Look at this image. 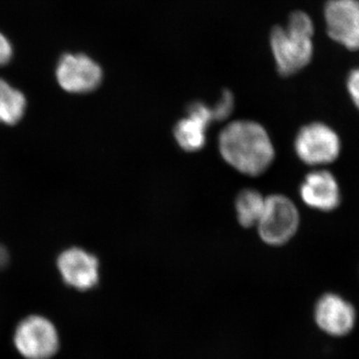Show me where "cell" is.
Listing matches in <instances>:
<instances>
[{
	"mask_svg": "<svg viewBox=\"0 0 359 359\" xmlns=\"http://www.w3.org/2000/svg\"><path fill=\"white\" fill-rule=\"evenodd\" d=\"M219 150L223 159L247 176H259L275 160L273 141L261 124L250 120L231 122L219 137Z\"/></svg>",
	"mask_w": 359,
	"mask_h": 359,
	"instance_id": "obj_1",
	"label": "cell"
},
{
	"mask_svg": "<svg viewBox=\"0 0 359 359\" xmlns=\"http://www.w3.org/2000/svg\"><path fill=\"white\" fill-rule=\"evenodd\" d=\"M314 318L323 332L341 337L353 330L355 311L339 294H327L323 295L316 304Z\"/></svg>",
	"mask_w": 359,
	"mask_h": 359,
	"instance_id": "obj_11",
	"label": "cell"
},
{
	"mask_svg": "<svg viewBox=\"0 0 359 359\" xmlns=\"http://www.w3.org/2000/svg\"><path fill=\"white\" fill-rule=\"evenodd\" d=\"M323 18L330 39L347 50H359V0H328Z\"/></svg>",
	"mask_w": 359,
	"mask_h": 359,
	"instance_id": "obj_7",
	"label": "cell"
},
{
	"mask_svg": "<svg viewBox=\"0 0 359 359\" xmlns=\"http://www.w3.org/2000/svg\"><path fill=\"white\" fill-rule=\"evenodd\" d=\"M13 342L26 359H49L57 353L59 335L50 320L41 316H30L16 327Z\"/></svg>",
	"mask_w": 359,
	"mask_h": 359,
	"instance_id": "obj_5",
	"label": "cell"
},
{
	"mask_svg": "<svg viewBox=\"0 0 359 359\" xmlns=\"http://www.w3.org/2000/svg\"><path fill=\"white\" fill-rule=\"evenodd\" d=\"M13 57V44L4 33L0 32V67L8 65Z\"/></svg>",
	"mask_w": 359,
	"mask_h": 359,
	"instance_id": "obj_16",
	"label": "cell"
},
{
	"mask_svg": "<svg viewBox=\"0 0 359 359\" xmlns=\"http://www.w3.org/2000/svg\"><path fill=\"white\" fill-rule=\"evenodd\" d=\"M257 226L259 237L266 244L275 247L287 244L299 229V210L285 196H269Z\"/></svg>",
	"mask_w": 359,
	"mask_h": 359,
	"instance_id": "obj_3",
	"label": "cell"
},
{
	"mask_svg": "<svg viewBox=\"0 0 359 359\" xmlns=\"http://www.w3.org/2000/svg\"><path fill=\"white\" fill-rule=\"evenodd\" d=\"M266 198L252 189H247L238 194L236 199V212L238 223L245 228L256 226L263 214Z\"/></svg>",
	"mask_w": 359,
	"mask_h": 359,
	"instance_id": "obj_13",
	"label": "cell"
},
{
	"mask_svg": "<svg viewBox=\"0 0 359 359\" xmlns=\"http://www.w3.org/2000/svg\"><path fill=\"white\" fill-rule=\"evenodd\" d=\"M59 273L66 285L88 290L99 282V262L95 256L79 248L65 250L57 259Z\"/></svg>",
	"mask_w": 359,
	"mask_h": 359,
	"instance_id": "obj_8",
	"label": "cell"
},
{
	"mask_svg": "<svg viewBox=\"0 0 359 359\" xmlns=\"http://www.w3.org/2000/svg\"><path fill=\"white\" fill-rule=\"evenodd\" d=\"M233 105H235V101H233V94L230 91H224L218 102L212 108L215 121H223L230 117L233 110Z\"/></svg>",
	"mask_w": 359,
	"mask_h": 359,
	"instance_id": "obj_14",
	"label": "cell"
},
{
	"mask_svg": "<svg viewBox=\"0 0 359 359\" xmlns=\"http://www.w3.org/2000/svg\"><path fill=\"white\" fill-rule=\"evenodd\" d=\"M9 262V254L8 250L0 245V269H4V266H7Z\"/></svg>",
	"mask_w": 359,
	"mask_h": 359,
	"instance_id": "obj_17",
	"label": "cell"
},
{
	"mask_svg": "<svg viewBox=\"0 0 359 359\" xmlns=\"http://www.w3.org/2000/svg\"><path fill=\"white\" fill-rule=\"evenodd\" d=\"M346 89L351 101L359 110V68L349 72L346 79Z\"/></svg>",
	"mask_w": 359,
	"mask_h": 359,
	"instance_id": "obj_15",
	"label": "cell"
},
{
	"mask_svg": "<svg viewBox=\"0 0 359 359\" xmlns=\"http://www.w3.org/2000/svg\"><path fill=\"white\" fill-rule=\"evenodd\" d=\"M302 202L311 209L330 212L337 209L341 201L339 182L327 170H316L306 175L299 187Z\"/></svg>",
	"mask_w": 359,
	"mask_h": 359,
	"instance_id": "obj_9",
	"label": "cell"
},
{
	"mask_svg": "<svg viewBox=\"0 0 359 359\" xmlns=\"http://www.w3.org/2000/svg\"><path fill=\"white\" fill-rule=\"evenodd\" d=\"M26 99L22 92L0 78V123L15 125L22 119Z\"/></svg>",
	"mask_w": 359,
	"mask_h": 359,
	"instance_id": "obj_12",
	"label": "cell"
},
{
	"mask_svg": "<svg viewBox=\"0 0 359 359\" xmlns=\"http://www.w3.org/2000/svg\"><path fill=\"white\" fill-rule=\"evenodd\" d=\"M215 121L212 108L202 102L193 103L187 116L177 123L174 136L180 147L186 152L202 150L207 142V131Z\"/></svg>",
	"mask_w": 359,
	"mask_h": 359,
	"instance_id": "obj_10",
	"label": "cell"
},
{
	"mask_svg": "<svg viewBox=\"0 0 359 359\" xmlns=\"http://www.w3.org/2000/svg\"><path fill=\"white\" fill-rule=\"evenodd\" d=\"M297 157L309 166L332 164L341 152V140L335 130L321 122L309 123L295 137Z\"/></svg>",
	"mask_w": 359,
	"mask_h": 359,
	"instance_id": "obj_4",
	"label": "cell"
},
{
	"mask_svg": "<svg viewBox=\"0 0 359 359\" xmlns=\"http://www.w3.org/2000/svg\"><path fill=\"white\" fill-rule=\"evenodd\" d=\"M314 25L304 11H294L287 25L276 26L269 37L271 54L278 72L292 76L309 65L313 57Z\"/></svg>",
	"mask_w": 359,
	"mask_h": 359,
	"instance_id": "obj_2",
	"label": "cell"
},
{
	"mask_svg": "<svg viewBox=\"0 0 359 359\" xmlns=\"http://www.w3.org/2000/svg\"><path fill=\"white\" fill-rule=\"evenodd\" d=\"M61 88L73 94H86L100 86L103 70L93 58L83 53H66L56 67Z\"/></svg>",
	"mask_w": 359,
	"mask_h": 359,
	"instance_id": "obj_6",
	"label": "cell"
}]
</instances>
